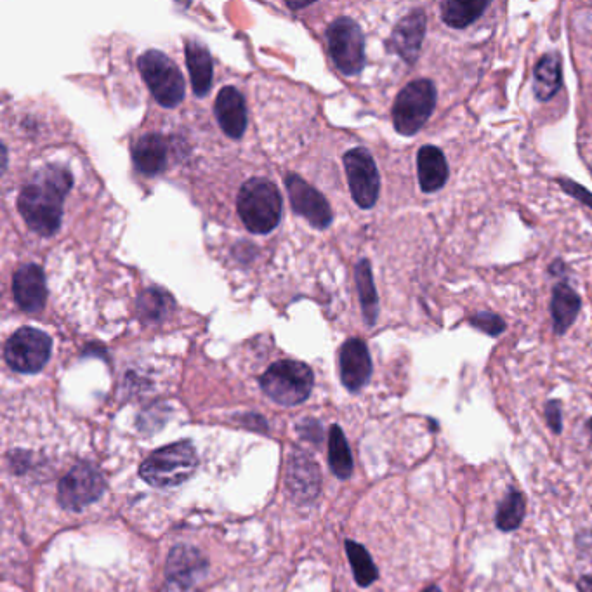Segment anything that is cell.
Wrapping results in <instances>:
<instances>
[{"mask_svg":"<svg viewBox=\"0 0 592 592\" xmlns=\"http://www.w3.org/2000/svg\"><path fill=\"white\" fill-rule=\"evenodd\" d=\"M72 172L61 165H47L25 185L18 197V209L30 230L40 237L58 233L63 218V202L72 190Z\"/></svg>","mask_w":592,"mask_h":592,"instance_id":"1","label":"cell"},{"mask_svg":"<svg viewBox=\"0 0 592 592\" xmlns=\"http://www.w3.org/2000/svg\"><path fill=\"white\" fill-rule=\"evenodd\" d=\"M282 205L280 191L268 179H249L238 193L240 219L256 235H266L277 228L282 219Z\"/></svg>","mask_w":592,"mask_h":592,"instance_id":"2","label":"cell"},{"mask_svg":"<svg viewBox=\"0 0 592 592\" xmlns=\"http://www.w3.org/2000/svg\"><path fill=\"white\" fill-rule=\"evenodd\" d=\"M197 466V452L190 441H178L153 452L139 468V474L152 487H178L195 473Z\"/></svg>","mask_w":592,"mask_h":592,"instance_id":"3","label":"cell"},{"mask_svg":"<svg viewBox=\"0 0 592 592\" xmlns=\"http://www.w3.org/2000/svg\"><path fill=\"white\" fill-rule=\"evenodd\" d=\"M315 384L313 370L303 362L282 360L273 363L261 377V388L273 402L285 407L299 405L308 400Z\"/></svg>","mask_w":592,"mask_h":592,"instance_id":"4","label":"cell"},{"mask_svg":"<svg viewBox=\"0 0 592 592\" xmlns=\"http://www.w3.org/2000/svg\"><path fill=\"white\" fill-rule=\"evenodd\" d=\"M436 86L433 80L419 79L403 87L393 105V125L402 136H414L428 124L435 112Z\"/></svg>","mask_w":592,"mask_h":592,"instance_id":"5","label":"cell"},{"mask_svg":"<svg viewBox=\"0 0 592 592\" xmlns=\"http://www.w3.org/2000/svg\"><path fill=\"white\" fill-rule=\"evenodd\" d=\"M146 86L165 108L178 106L185 98V80L176 63L160 51H146L138 61Z\"/></svg>","mask_w":592,"mask_h":592,"instance_id":"6","label":"cell"},{"mask_svg":"<svg viewBox=\"0 0 592 592\" xmlns=\"http://www.w3.org/2000/svg\"><path fill=\"white\" fill-rule=\"evenodd\" d=\"M330 56L339 72L358 75L365 68V37L362 28L351 18H337L327 30Z\"/></svg>","mask_w":592,"mask_h":592,"instance_id":"7","label":"cell"},{"mask_svg":"<svg viewBox=\"0 0 592 592\" xmlns=\"http://www.w3.org/2000/svg\"><path fill=\"white\" fill-rule=\"evenodd\" d=\"M53 341L46 332L33 327H23L9 337L4 356L11 369L20 374H37L51 358Z\"/></svg>","mask_w":592,"mask_h":592,"instance_id":"8","label":"cell"},{"mask_svg":"<svg viewBox=\"0 0 592 592\" xmlns=\"http://www.w3.org/2000/svg\"><path fill=\"white\" fill-rule=\"evenodd\" d=\"M344 169L348 176L351 197L360 209H372L379 191H381V178L375 165L374 158L365 148H353L344 155Z\"/></svg>","mask_w":592,"mask_h":592,"instance_id":"9","label":"cell"},{"mask_svg":"<svg viewBox=\"0 0 592 592\" xmlns=\"http://www.w3.org/2000/svg\"><path fill=\"white\" fill-rule=\"evenodd\" d=\"M105 490V480L93 464L84 462L66 474L60 483V502L66 509L80 511L93 504Z\"/></svg>","mask_w":592,"mask_h":592,"instance_id":"10","label":"cell"},{"mask_svg":"<svg viewBox=\"0 0 592 592\" xmlns=\"http://www.w3.org/2000/svg\"><path fill=\"white\" fill-rule=\"evenodd\" d=\"M285 188L289 191L292 209L299 216L308 219V223L318 228V230L329 228L332 219H334V214H332L327 198L323 197L320 191L308 185L297 174H287Z\"/></svg>","mask_w":592,"mask_h":592,"instance_id":"11","label":"cell"},{"mask_svg":"<svg viewBox=\"0 0 592 592\" xmlns=\"http://www.w3.org/2000/svg\"><path fill=\"white\" fill-rule=\"evenodd\" d=\"M426 27H428L426 11L424 9L410 11L393 28L391 39H389V49L398 54L408 65H414L421 54L422 42L426 37Z\"/></svg>","mask_w":592,"mask_h":592,"instance_id":"12","label":"cell"},{"mask_svg":"<svg viewBox=\"0 0 592 592\" xmlns=\"http://www.w3.org/2000/svg\"><path fill=\"white\" fill-rule=\"evenodd\" d=\"M14 301L21 310L37 313L46 306V273L37 264H23L13 277Z\"/></svg>","mask_w":592,"mask_h":592,"instance_id":"13","label":"cell"},{"mask_svg":"<svg viewBox=\"0 0 592 592\" xmlns=\"http://www.w3.org/2000/svg\"><path fill=\"white\" fill-rule=\"evenodd\" d=\"M341 381L351 393H356L370 381L372 358L362 339H349L339 353Z\"/></svg>","mask_w":592,"mask_h":592,"instance_id":"14","label":"cell"},{"mask_svg":"<svg viewBox=\"0 0 592 592\" xmlns=\"http://www.w3.org/2000/svg\"><path fill=\"white\" fill-rule=\"evenodd\" d=\"M214 113L221 129L231 139H240L247 129V106L240 91L235 87H223L214 105Z\"/></svg>","mask_w":592,"mask_h":592,"instance_id":"15","label":"cell"},{"mask_svg":"<svg viewBox=\"0 0 592 592\" xmlns=\"http://www.w3.org/2000/svg\"><path fill=\"white\" fill-rule=\"evenodd\" d=\"M417 176L424 193H436L447 185L450 171H448L447 158L438 146L426 145L419 150Z\"/></svg>","mask_w":592,"mask_h":592,"instance_id":"16","label":"cell"},{"mask_svg":"<svg viewBox=\"0 0 592 592\" xmlns=\"http://www.w3.org/2000/svg\"><path fill=\"white\" fill-rule=\"evenodd\" d=\"M582 308V299L579 294L566 282L554 285L553 297H551V315H553V327L556 336H565L572 327Z\"/></svg>","mask_w":592,"mask_h":592,"instance_id":"17","label":"cell"},{"mask_svg":"<svg viewBox=\"0 0 592 592\" xmlns=\"http://www.w3.org/2000/svg\"><path fill=\"white\" fill-rule=\"evenodd\" d=\"M132 160L139 172L155 176L167 164V145L160 134H145L132 146Z\"/></svg>","mask_w":592,"mask_h":592,"instance_id":"18","label":"cell"},{"mask_svg":"<svg viewBox=\"0 0 592 592\" xmlns=\"http://www.w3.org/2000/svg\"><path fill=\"white\" fill-rule=\"evenodd\" d=\"M533 80V93L539 101H549L560 93L563 86L560 54H544L533 68Z\"/></svg>","mask_w":592,"mask_h":592,"instance_id":"19","label":"cell"},{"mask_svg":"<svg viewBox=\"0 0 592 592\" xmlns=\"http://www.w3.org/2000/svg\"><path fill=\"white\" fill-rule=\"evenodd\" d=\"M186 66L190 72L193 93L198 98H204L211 91L212 86V58L204 44L198 40L186 42Z\"/></svg>","mask_w":592,"mask_h":592,"instance_id":"20","label":"cell"},{"mask_svg":"<svg viewBox=\"0 0 592 592\" xmlns=\"http://www.w3.org/2000/svg\"><path fill=\"white\" fill-rule=\"evenodd\" d=\"M488 7H490L488 0H468V2L447 0V2H441V20L448 27L464 30L471 27L474 21L480 20L481 14L485 13Z\"/></svg>","mask_w":592,"mask_h":592,"instance_id":"21","label":"cell"},{"mask_svg":"<svg viewBox=\"0 0 592 592\" xmlns=\"http://www.w3.org/2000/svg\"><path fill=\"white\" fill-rule=\"evenodd\" d=\"M527 516V499L520 490L511 488L495 513V525L500 532H516Z\"/></svg>","mask_w":592,"mask_h":592,"instance_id":"22","label":"cell"},{"mask_svg":"<svg viewBox=\"0 0 592 592\" xmlns=\"http://www.w3.org/2000/svg\"><path fill=\"white\" fill-rule=\"evenodd\" d=\"M356 287L360 292V303H362L363 316L367 325H374L379 316V297L375 290L374 277H372V268L367 259H362L356 264L355 270Z\"/></svg>","mask_w":592,"mask_h":592,"instance_id":"23","label":"cell"},{"mask_svg":"<svg viewBox=\"0 0 592 592\" xmlns=\"http://www.w3.org/2000/svg\"><path fill=\"white\" fill-rule=\"evenodd\" d=\"M329 462L332 473L336 474L339 480H348L353 474V455L343 429L339 426L330 429Z\"/></svg>","mask_w":592,"mask_h":592,"instance_id":"24","label":"cell"},{"mask_svg":"<svg viewBox=\"0 0 592 592\" xmlns=\"http://www.w3.org/2000/svg\"><path fill=\"white\" fill-rule=\"evenodd\" d=\"M346 553H348L351 568L355 573L356 584L362 587H369L379 579V570L370 558L369 551L365 547L356 544L353 540L346 542Z\"/></svg>","mask_w":592,"mask_h":592,"instance_id":"25","label":"cell"},{"mask_svg":"<svg viewBox=\"0 0 592 592\" xmlns=\"http://www.w3.org/2000/svg\"><path fill=\"white\" fill-rule=\"evenodd\" d=\"M172 297L160 289H148L139 296L138 310L146 322H158L172 310Z\"/></svg>","mask_w":592,"mask_h":592,"instance_id":"26","label":"cell"},{"mask_svg":"<svg viewBox=\"0 0 592 592\" xmlns=\"http://www.w3.org/2000/svg\"><path fill=\"white\" fill-rule=\"evenodd\" d=\"M469 323L473 325L474 329L481 330L490 337H499L507 329L506 322L499 315L490 313V311L476 313V315L469 318Z\"/></svg>","mask_w":592,"mask_h":592,"instance_id":"27","label":"cell"},{"mask_svg":"<svg viewBox=\"0 0 592 592\" xmlns=\"http://www.w3.org/2000/svg\"><path fill=\"white\" fill-rule=\"evenodd\" d=\"M556 183L560 186L561 190L566 191L570 197L575 198V200H579L580 204L586 205L592 211V193L589 190H586L584 186L577 185L575 181L568 178H558L556 179Z\"/></svg>","mask_w":592,"mask_h":592,"instance_id":"28","label":"cell"},{"mask_svg":"<svg viewBox=\"0 0 592 592\" xmlns=\"http://www.w3.org/2000/svg\"><path fill=\"white\" fill-rule=\"evenodd\" d=\"M546 421L549 429L553 431L554 435H561L563 431V410H561V403L558 400H551L546 403Z\"/></svg>","mask_w":592,"mask_h":592,"instance_id":"29","label":"cell"},{"mask_svg":"<svg viewBox=\"0 0 592 592\" xmlns=\"http://www.w3.org/2000/svg\"><path fill=\"white\" fill-rule=\"evenodd\" d=\"M580 592H592V575H584L582 579L577 582Z\"/></svg>","mask_w":592,"mask_h":592,"instance_id":"30","label":"cell"},{"mask_svg":"<svg viewBox=\"0 0 592 592\" xmlns=\"http://www.w3.org/2000/svg\"><path fill=\"white\" fill-rule=\"evenodd\" d=\"M422 592H441V589L438 586H429L428 589H426V591Z\"/></svg>","mask_w":592,"mask_h":592,"instance_id":"31","label":"cell"},{"mask_svg":"<svg viewBox=\"0 0 592 592\" xmlns=\"http://www.w3.org/2000/svg\"><path fill=\"white\" fill-rule=\"evenodd\" d=\"M587 431L591 433V445H592V419L591 421L587 422Z\"/></svg>","mask_w":592,"mask_h":592,"instance_id":"32","label":"cell"}]
</instances>
